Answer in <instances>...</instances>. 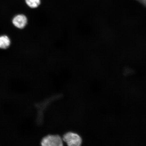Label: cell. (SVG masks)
Instances as JSON below:
<instances>
[{"label":"cell","instance_id":"cell-1","mask_svg":"<svg viewBox=\"0 0 146 146\" xmlns=\"http://www.w3.org/2000/svg\"><path fill=\"white\" fill-rule=\"evenodd\" d=\"M62 139L63 142L70 146H79L81 145L82 142L81 137L77 133L72 132L66 133Z\"/></svg>","mask_w":146,"mask_h":146},{"label":"cell","instance_id":"cell-2","mask_svg":"<svg viewBox=\"0 0 146 146\" xmlns=\"http://www.w3.org/2000/svg\"><path fill=\"white\" fill-rule=\"evenodd\" d=\"M41 145L43 146H61L63 145L62 138L57 135H50L43 138Z\"/></svg>","mask_w":146,"mask_h":146},{"label":"cell","instance_id":"cell-3","mask_svg":"<svg viewBox=\"0 0 146 146\" xmlns=\"http://www.w3.org/2000/svg\"><path fill=\"white\" fill-rule=\"evenodd\" d=\"M27 22L26 16L23 14H18L13 19L12 23L15 26L20 29H22L26 26Z\"/></svg>","mask_w":146,"mask_h":146},{"label":"cell","instance_id":"cell-4","mask_svg":"<svg viewBox=\"0 0 146 146\" xmlns=\"http://www.w3.org/2000/svg\"><path fill=\"white\" fill-rule=\"evenodd\" d=\"M11 41L8 36H0V48L5 49L10 46Z\"/></svg>","mask_w":146,"mask_h":146},{"label":"cell","instance_id":"cell-5","mask_svg":"<svg viewBox=\"0 0 146 146\" xmlns=\"http://www.w3.org/2000/svg\"><path fill=\"white\" fill-rule=\"evenodd\" d=\"M27 5L30 8L35 9L38 8L41 4V0H25Z\"/></svg>","mask_w":146,"mask_h":146},{"label":"cell","instance_id":"cell-6","mask_svg":"<svg viewBox=\"0 0 146 146\" xmlns=\"http://www.w3.org/2000/svg\"><path fill=\"white\" fill-rule=\"evenodd\" d=\"M145 6H146V0H136Z\"/></svg>","mask_w":146,"mask_h":146}]
</instances>
